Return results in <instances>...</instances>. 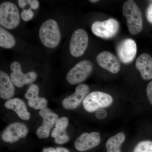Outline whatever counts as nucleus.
<instances>
[{
    "instance_id": "1",
    "label": "nucleus",
    "mask_w": 152,
    "mask_h": 152,
    "mask_svg": "<svg viewBox=\"0 0 152 152\" xmlns=\"http://www.w3.org/2000/svg\"><path fill=\"white\" fill-rule=\"evenodd\" d=\"M123 14L127 19V26L131 34L136 35L142 31L143 20L141 12L134 1L128 0L123 6Z\"/></svg>"
},
{
    "instance_id": "2",
    "label": "nucleus",
    "mask_w": 152,
    "mask_h": 152,
    "mask_svg": "<svg viewBox=\"0 0 152 152\" xmlns=\"http://www.w3.org/2000/svg\"><path fill=\"white\" fill-rule=\"evenodd\" d=\"M39 37L45 46L50 48L56 47L61 41V32L57 22L49 19L43 23L40 28Z\"/></svg>"
},
{
    "instance_id": "3",
    "label": "nucleus",
    "mask_w": 152,
    "mask_h": 152,
    "mask_svg": "<svg viewBox=\"0 0 152 152\" xmlns=\"http://www.w3.org/2000/svg\"><path fill=\"white\" fill-rule=\"evenodd\" d=\"M20 13L18 7L13 3L4 2L0 5V25L1 26L13 29L20 24Z\"/></svg>"
},
{
    "instance_id": "4",
    "label": "nucleus",
    "mask_w": 152,
    "mask_h": 152,
    "mask_svg": "<svg viewBox=\"0 0 152 152\" xmlns=\"http://www.w3.org/2000/svg\"><path fill=\"white\" fill-rule=\"evenodd\" d=\"M113 100L111 96L107 93L94 91L85 98L83 105L86 111L93 113L109 107L113 103Z\"/></svg>"
},
{
    "instance_id": "5",
    "label": "nucleus",
    "mask_w": 152,
    "mask_h": 152,
    "mask_svg": "<svg viewBox=\"0 0 152 152\" xmlns=\"http://www.w3.org/2000/svg\"><path fill=\"white\" fill-rule=\"evenodd\" d=\"M93 65L88 60H83L77 63L69 71L66 80L69 83L74 85L84 81L91 73Z\"/></svg>"
},
{
    "instance_id": "6",
    "label": "nucleus",
    "mask_w": 152,
    "mask_h": 152,
    "mask_svg": "<svg viewBox=\"0 0 152 152\" xmlns=\"http://www.w3.org/2000/svg\"><path fill=\"white\" fill-rule=\"evenodd\" d=\"M118 22L113 18H110L104 21H96L91 26L92 32L97 37L103 39L113 37L119 30Z\"/></svg>"
},
{
    "instance_id": "7",
    "label": "nucleus",
    "mask_w": 152,
    "mask_h": 152,
    "mask_svg": "<svg viewBox=\"0 0 152 152\" xmlns=\"http://www.w3.org/2000/svg\"><path fill=\"white\" fill-rule=\"evenodd\" d=\"M88 43V36L84 30L78 29L73 34L69 45L71 55L75 57L81 56L84 53Z\"/></svg>"
},
{
    "instance_id": "8",
    "label": "nucleus",
    "mask_w": 152,
    "mask_h": 152,
    "mask_svg": "<svg viewBox=\"0 0 152 152\" xmlns=\"http://www.w3.org/2000/svg\"><path fill=\"white\" fill-rule=\"evenodd\" d=\"M39 114L42 118L43 121L42 125L37 130V135L39 138H47L54 125L58 120L59 117L50 109L47 107L40 110Z\"/></svg>"
},
{
    "instance_id": "9",
    "label": "nucleus",
    "mask_w": 152,
    "mask_h": 152,
    "mask_svg": "<svg viewBox=\"0 0 152 152\" xmlns=\"http://www.w3.org/2000/svg\"><path fill=\"white\" fill-rule=\"evenodd\" d=\"M12 72L10 78L13 84L17 87L21 88L25 84L31 83L34 81L37 78V74L35 72H31L24 74L21 70V66L20 63L13 62L10 65Z\"/></svg>"
},
{
    "instance_id": "10",
    "label": "nucleus",
    "mask_w": 152,
    "mask_h": 152,
    "mask_svg": "<svg viewBox=\"0 0 152 152\" xmlns=\"http://www.w3.org/2000/svg\"><path fill=\"white\" fill-rule=\"evenodd\" d=\"M116 50L120 61L124 64H129L137 55V44L132 39H125L118 45Z\"/></svg>"
},
{
    "instance_id": "11",
    "label": "nucleus",
    "mask_w": 152,
    "mask_h": 152,
    "mask_svg": "<svg viewBox=\"0 0 152 152\" xmlns=\"http://www.w3.org/2000/svg\"><path fill=\"white\" fill-rule=\"evenodd\" d=\"M28 132L27 127L24 124L19 122L12 123L8 125L3 131L2 139L4 142L13 143L20 138L25 137Z\"/></svg>"
},
{
    "instance_id": "12",
    "label": "nucleus",
    "mask_w": 152,
    "mask_h": 152,
    "mask_svg": "<svg viewBox=\"0 0 152 152\" xmlns=\"http://www.w3.org/2000/svg\"><path fill=\"white\" fill-rule=\"evenodd\" d=\"M89 92L90 88L88 85H79L76 87L74 94L63 100L62 102L63 107L67 110L76 108L84 101Z\"/></svg>"
},
{
    "instance_id": "13",
    "label": "nucleus",
    "mask_w": 152,
    "mask_h": 152,
    "mask_svg": "<svg viewBox=\"0 0 152 152\" xmlns=\"http://www.w3.org/2000/svg\"><path fill=\"white\" fill-rule=\"evenodd\" d=\"M100 142L99 133L98 132H93L90 134L84 133L76 139L75 147L79 151L83 152L97 146Z\"/></svg>"
},
{
    "instance_id": "14",
    "label": "nucleus",
    "mask_w": 152,
    "mask_h": 152,
    "mask_svg": "<svg viewBox=\"0 0 152 152\" xmlns=\"http://www.w3.org/2000/svg\"><path fill=\"white\" fill-rule=\"evenodd\" d=\"M98 64L113 74L119 72L121 65L116 56L110 52L104 51L98 54L96 57Z\"/></svg>"
},
{
    "instance_id": "15",
    "label": "nucleus",
    "mask_w": 152,
    "mask_h": 152,
    "mask_svg": "<svg viewBox=\"0 0 152 152\" xmlns=\"http://www.w3.org/2000/svg\"><path fill=\"white\" fill-rule=\"evenodd\" d=\"M39 87L37 85L32 84L25 94V97L28 100V104L31 107L35 110H41L46 108L48 102L45 98L39 96Z\"/></svg>"
},
{
    "instance_id": "16",
    "label": "nucleus",
    "mask_w": 152,
    "mask_h": 152,
    "mask_svg": "<svg viewBox=\"0 0 152 152\" xmlns=\"http://www.w3.org/2000/svg\"><path fill=\"white\" fill-rule=\"evenodd\" d=\"M136 67L144 80L152 79V58L148 54L144 53L136 60Z\"/></svg>"
},
{
    "instance_id": "17",
    "label": "nucleus",
    "mask_w": 152,
    "mask_h": 152,
    "mask_svg": "<svg viewBox=\"0 0 152 152\" xmlns=\"http://www.w3.org/2000/svg\"><path fill=\"white\" fill-rule=\"evenodd\" d=\"M69 120L66 117H62L57 121L51 134L56 143L61 145L69 141V138L66 132Z\"/></svg>"
},
{
    "instance_id": "18",
    "label": "nucleus",
    "mask_w": 152,
    "mask_h": 152,
    "mask_svg": "<svg viewBox=\"0 0 152 152\" xmlns=\"http://www.w3.org/2000/svg\"><path fill=\"white\" fill-rule=\"evenodd\" d=\"M4 106L6 108L14 110L22 119L25 121L29 119L30 113L23 100L19 98L10 99L5 103Z\"/></svg>"
},
{
    "instance_id": "19",
    "label": "nucleus",
    "mask_w": 152,
    "mask_h": 152,
    "mask_svg": "<svg viewBox=\"0 0 152 152\" xmlns=\"http://www.w3.org/2000/svg\"><path fill=\"white\" fill-rule=\"evenodd\" d=\"M15 88L10 78L5 72L0 71V97L4 99H10L15 94Z\"/></svg>"
},
{
    "instance_id": "20",
    "label": "nucleus",
    "mask_w": 152,
    "mask_h": 152,
    "mask_svg": "<svg viewBox=\"0 0 152 152\" xmlns=\"http://www.w3.org/2000/svg\"><path fill=\"white\" fill-rule=\"evenodd\" d=\"M125 139L126 137L123 132L118 133L110 138L106 142L107 152H121V146Z\"/></svg>"
},
{
    "instance_id": "21",
    "label": "nucleus",
    "mask_w": 152,
    "mask_h": 152,
    "mask_svg": "<svg viewBox=\"0 0 152 152\" xmlns=\"http://www.w3.org/2000/svg\"><path fill=\"white\" fill-rule=\"evenodd\" d=\"M16 41L12 35L7 30L0 27V47L5 49H10L15 46Z\"/></svg>"
},
{
    "instance_id": "22",
    "label": "nucleus",
    "mask_w": 152,
    "mask_h": 152,
    "mask_svg": "<svg viewBox=\"0 0 152 152\" xmlns=\"http://www.w3.org/2000/svg\"><path fill=\"white\" fill-rule=\"evenodd\" d=\"M133 152H152V142L144 141L139 142Z\"/></svg>"
},
{
    "instance_id": "23",
    "label": "nucleus",
    "mask_w": 152,
    "mask_h": 152,
    "mask_svg": "<svg viewBox=\"0 0 152 152\" xmlns=\"http://www.w3.org/2000/svg\"><path fill=\"white\" fill-rule=\"evenodd\" d=\"M18 3L19 7L23 9L27 4L30 6V8L37 10L39 7V3L37 0H19Z\"/></svg>"
},
{
    "instance_id": "24",
    "label": "nucleus",
    "mask_w": 152,
    "mask_h": 152,
    "mask_svg": "<svg viewBox=\"0 0 152 152\" xmlns=\"http://www.w3.org/2000/svg\"><path fill=\"white\" fill-rule=\"evenodd\" d=\"M34 16V14L31 9L24 10L21 12V17L25 21H28L31 20Z\"/></svg>"
},
{
    "instance_id": "25",
    "label": "nucleus",
    "mask_w": 152,
    "mask_h": 152,
    "mask_svg": "<svg viewBox=\"0 0 152 152\" xmlns=\"http://www.w3.org/2000/svg\"><path fill=\"white\" fill-rule=\"evenodd\" d=\"M42 152H69V151L65 148L58 147L56 148H47L45 149Z\"/></svg>"
},
{
    "instance_id": "26",
    "label": "nucleus",
    "mask_w": 152,
    "mask_h": 152,
    "mask_svg": "<svg viewBox=\"0 0 152 152\" xmlns=\"http://www.w3.org/2000/svg\"><path fill=\"white\" fill-rule=\"evenodd\" d=\"M146 91L148 99L152 105V81L147 86Z\"/></svg>"
},
{
    "instance_id": "27",
    "label": "nucleus",
    "mask_w": 152,
    "mask_h": 152,
    "mask_svg": "<svg viewBox=\"0 0 152 152\" xmlns=\"http://www.w3.org/2000/svg\"><path fill=\"white\" fill-rule=\"evenodd\" d=\"M107 115V112L103 109L98 110L96 113V116L99 119H103Z\"/></svg>"
},
{
    "instance_id": "28",
    "label": "nucleus",
    "mask_w": 152,
    "mask_h": 152,
    "mask_svg": "<svg viewBox=\"0 0 152 152\" xmlns=\"http://www.w3.org/2000/svg\"><path fill=\"white\" fill-rule=\"evenodd\" d=\"M146 17L147 20L149 23H152V4L149 6L147 9Z\"/></svg>"
},
{
    "instance_id": "29",
    "label": "nucleus",
    "mask_w": 152,
    "mask_h": 152,
    "mask_svg": "<svg viewBox=\"0 0 152 152\" xmlns=\"http://www.w3.org/2000/svg\"><path fill=\"white\" fill-rule=\"evenodd\" d=\"M90 1L91 3H94L97 2L98 1L97 0H90Z\"/></svg>"
}]
</instances>
